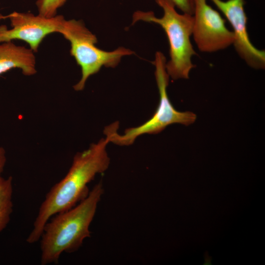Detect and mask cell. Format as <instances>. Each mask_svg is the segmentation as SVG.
I'll return each mask as SVG.
<instances>
[{
    "mask_svg": "<svg viewBox=\"0 0 265 265\" xmlns=\"http://www.w3.org/2000/svg\"><path fill=\"white\" fill-rule=\"evenodd\" d=\"M109 142L106 137L103 138L75 155L66 175L51 188L41 203L26 239L28 243L40 239L44 226L52 217L73 208L87 196V185L109 166L110 159L106 149Z\"/></svg>",
    "mask_w": 265,
    "mask_h": 265,
    "instance_id": "cell-1",
    "label": "cell"
},
{
    "mask_svg": "<svg viewBox=\"0 0 265 265\" xmlns=\"http://www.w3.org/2000/svg\"><path fill=\"white\" fill-rule=\"evenodd\" d=\"M103 192L100 182L79 204L48 220L39 239L41 265L57 264L63 253L77 251L90 236L89 227Z\"/></svg>",
    "mask_w": 265,
    "mask_h": 265,
    "instance_id": "cell-2",
    "label": "cell"
},
{
    "mask_svg": "<svg viewBox=\"0 0 265 265\" xmlns=\"http://www.w3.org/2000/svg\"><path fill=\"white\" fill-rule=\"evenodd\" d=\"M163 12L160 18L152 11H136L132 15V24L139 21L159 25L164 31L169 45L170 59L166 69L173 80L187 79L190 71L195 66L192 57L196 54L190 41L193 17L186 13L180 14L167 0H155Z\"/></svg>",
    "mask_w": 265,
    "mask_h": 265,
    "instance_id": "cell-3",
    "label": "cell"
},
{
    "mask_svg": "<svg viewBox=\"0 0 265 265\" xmlns=\"http://www.w3.org/2000/svg\"><path fill=\"white\" fill-rule=\"evenodd\" d=\"M153 63L155 67V75L159 94V101L156 111L144 123L126 129L123 134L120 135L117 132L119 126L117 122L107 126L104 133L109 142L121 146L130 145L140 135L158 133L172 124L188 126L195 121V114L190 111L177 110L169 100L167 93L169 76L166 69V57L162 53L156 52Z\"/></svg>",
    "mask_w": 265,
    "mask_h": 265,
    "instance_id": "cell-4",
    "label": "cell"
},
{
    "mask_svg": "<svg viewBox=\"0 0 265 265\" xmlns=\"http://www.w3.org/2000/svg\"><path fill=\"white\" fill-rule=\"evenodd\" d=\"M59 33L70 42V54L81 69V78L73 86L76 91L83 90L88 79L103 67L114 68L123 57L133 53L123 47L109 52L98 48L97 37L80 20L65 19Z\"/></svg>",
    "mask_w": 265,
    "mask_h": 265,
    "instance_id": "cell-5",
    "label": "cell"
},
{
    "mask_svg": "<svg viewBox=\"0 0 265 265\" xmlns=\"http://www.w3.org/2000/svg\"><path fill=\"white\" fill-rule=\"evenodd\" d=\"M192 16V35L199 51L213 53L233 45L234 32L227 28L225 20L206 0H195Z\"/></svg>",
    "mask_w": 265,
    "mask_h": 265,
    "instance_id": "cell-6",
    "label": "cell"
},
{
    "mask_svg": "<svg viewBox=\"0 0 265 265\" xmlns=\"http://www.w3.org/2000/svg\"><path fill=\"white\" fill-rule=\"evenodd\" d=\"M11 28L0 26V43L21 40L26 42L34 53L43 39L53 33H59L65 20L62 15L47 18L30 12H13L9 14Z\"/></svg>",
    "mask_w": 265,
    "mask_h": 265,
    "instance_id": "cell-7",
    "label": "cell"
},
{
    "mask_svg": "<svg viewBox=\"0 0 265 265\" xmlns=\"http://www.w3.org/2000/svg\"><path fill=\"white\" fill-rule=\"evenodd\" d=\"M223 14L231 24L235 35L233 43L239 57L255 69L265 68V52L251 43L247 29V18L244 10V0H211Z\"/></svg>",
    "mask_w": 265,
    "mask_h": 265,
    "instance_id": "cell-8",
    "label": "cell"
},
{
    "mask_svg": "<svg viewBox=\"0 0 265 265\" xmlns=\"http://www.w3.org/2000/svg\"><path fill=\"white\" fill-rule=\"evenodd\" d=\"M34 52L30 48L18 46L12 41L0 43V75L14 68L21 70L26 76L36 74Z\"/></svg>",
    "mask_w": 265,
    "mask_h": 265,
    "instance_id": "cell-9",
    "label": "cell"
},
{
    "mask_svg": "<svg viewBox=\"0 0 265 265\" xmlns=\"http://www.w3.org/2000/svg\"><path fill=\"white\" fill-rule=\"evenodd\" d=\"M13 188L11 176H0V234L6 228L13 212Z\"/></svg>",
    "mask_w": 265,
    "mask_h": 265,
    "instance_id": "cell-10",
    "label": "cell"
},
{
    "mask_svg": "<svg viewBox=\"0 0 265 265\" xmlns=\"http://www.w3.org/2000/svg\"><path fill=\"white\" fill-rule=\"evenodd\" d=\"M67 1V0H37L36 5L39 15L47 18H52L57 15L58 9Z\"/></svg>",
    "mask_w": 265,
    "mask_h": 265,
    "instance_id": "cell-11",
    "label": "cell"
},
{
    "mask_svg": "<svg viewBox=\"0 0 265 265\" xmlns=\"http://www.w3.org/2000/svg\"><path fill=\"white\" fill-rule=\"evenodd\" d=\"M175 7L181 10L183 13L193 15L195 0H167Z\"/></svg>",
    "mask_w": 265,
    "mask_h": 265,
    "instance_id": "cell-12",
    "label": "cell"
},
{
    "mask_svg": "<svg viewBox=\"0 0 265 265\" xmlns=\"http://www.w3.org/2000/svg\"><path fill=\"white\" fill-rule=\"evenodd\" d=\"M6 160V151L3 147H0V176H1Z\"/></svg>",
    "mask_w": 265,
    "mask_h": 265,
    "instance_id": "cell-13",
    "label": "cell"
},
{
    "mask_svg": "<svg viewBox=\"0 0 265 265\" xmlns=\"http://www.w3.org/2000/svg\"><path fill=\"white\" fill-rule=\"evenodd\" d=\"M9 16V14L5 16V15H3L2 14L0 13V20L8 18Z\"/></svg>",
    "mask_w": 265,
    "mask_h": 265,
    "instance_id": "cell-14",
    "label": "cell"
}]
</instances>
